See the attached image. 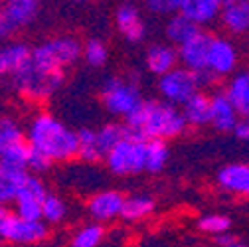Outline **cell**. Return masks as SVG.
<instances>
[{"instance_id": "obj_1", "label": "cell", "mask_w": 249, "mask_h": 247, "mask_svg": "<svg viewBox=\"0 0 249 247\" xmlns=\"http://www.w3.org/2000/svg\"><path fill=\"white\" fill-rule=\"evenodd\" d=\"M124 125L129 135L142 141H170L188 129L182 107L162 99H144L129 119H124Z\"/></svg>"}, {"instance_id": "obj_2", "label": "cell", "mask_w": 249, "mask_h": 247, "mask_svg": "<svg viewBox=\"0 0 249 247\" xmlns=\"http://www.w3.org/2000/svg\"><path fill=\"white\" fill-rule=\"evenodd\" d=\"M26 141L30 148L46 154L52 162H68L77 159V131L68 127L50 111H40L30 119L26 127Z\"/></svg>"}, {"instance_id": "obj_3", "label": "cell", "mask_w": 249, "mask_h": 247, "mask_svg": "<svg viewBox=\"0 0 249 247\" xmlns=\"http://www.w3.org/2000/svg\"><path fill=\"white\" fill-rule=\"evenodd\" d=\"M64 81H66V71L46 68L34 59H30V64L10 79L16 93L34 103L52 99L61 89Z\"/></svg>"}, {"instance_id": "obj_4", "label": "cell", "mask_w": 249, "mask_h": 247, "mask_svg": "<svg viewBox=\"0 0 249 247\" xmlns=\"http://www.w3.org/2000/svg\"><path fill=\"white\" fill-rule=\"evenodd\" d=\"M142 101L139 83L129 77H107L101 85V103L113 117L129 119Z\"/></svg>"}, {"instance_id": "obj_5", "label": "cell", "mask_w": 249, "mask_h": 247, "mask_svg": "<svg viewBox=\"0 0 249 247\" xmlns=\"http://www.w3.org/2000/svg\"><path fill=\"white\" fill-rule=\"evenodd\" d=\"M81 57H83V44L73 36H55L32 48L34 61L59 71L73 68Z\"/></svg>"}, {"instance_id": "obj_6", "label": "cell", "mask_w": 249, "mask_h": 247, "mask_svg": "<svg viewBox=\"0 0 249 247\" xmlns=\"http://www.w3.org/2000/svg\"><path fill=\"white\" fill-rule=\"evenodd\" d=\"M105 164L115 176H135L146 172V141L127 135L105 154Z\"/></svg>"}, {"instance_id": "obj_7", "label": "cell", "mask_w": 249, "mask_h": 247, "mask_svg": "<svg viewBox=\"0 0 249 247\" xmlns=\"http://www.w3.org/2000/svg\"><path fill=\"white\" fill-rule=\"evenodd\" d=\"M200 87H202L200 73H194L182 66H178L176 70L159 77V83H157L160 99L168 101L176 107H182L186 101H190L200 91Z\"/></svg>"}, {"instance_id": "obj_8", "label": "cell", "mask_w": 249, "mask_h": 247, "mask_svg": "<svg viewBox=\"0 0 249 247\" xmlns=\"http://www.w3.org/2000/svg\"><path fill=\"white\" fill-rule=\"evenodd\" d=\"M50 228L44 220H26L14 212H8L0 222V241L14 245H36L46 241Z\"/></svg>"}, {"instance_id": "obj_9", "label": "cell", "mask_w": 249, "mask_h": 247, "mask_svg": "<svg viewBox=\"0 0 249 247\" xmlns=\"http://www.w3.org/2000/svg\"><path fill=\"white\" fill-rule=\"evenodd\" d=\"M42 0H6L0 8V40L10 42L22 28L30 26L40 14Z\"/></svg>"}, {"instance_id": "obj_10", "label": "cell", "mask_w": 249, "mask_h": 247, "mask_svg": "<svg viewBox=\"0 0 249 247\" xmlns=\"http://www.w3.org/2000/svg\"><path fill=\"white\" fill-rule=\"evenodd\" d=\"M50 190L46 188L44 180L38 174H28L12 202V212L26 220H42V206Z\"/></svg>"}, {"instance_id": "obj_11", "label": "cell", "mask_w": 249, "mask_h": 247, "mask_svg": "<svg viewBox=\"0 0 249 247\" xmlns=\"http://www.w3.org/2000/svg\"><path fill=\"white\" fill-rule=\"evenodd\" d=\"M237 66H239L237 46L226 36H212V44L208 52V73L217 81L235 75Z\"/></svg>"}, {"instance_id": "obj_12", "label": "cell", "mask_w": 249, "mask_h": 247, "mask_svg": "<svg viewBox=\"0 0 249 247\" xmlns=\"http://www.w3.org/2000/svg\"><path fill=\"white\" fill-rule=\"evenodd\" d=\"M212 44V34L206 30H200L190 40H186L182 46H178V59L180 66L190 70L194 73L208 71V52Z\"/></svg>"}, {"instance_id": "obj_13", "label": "cell", "mask_w": 249, "mask_h": 247, "mask_svg": "<svg viewBox=\"0 0 249 247\" xmlns=\"http://www.w3.org/2000/svg\"><path fill=\"white\" fill-rule=\"evenodd\" d=\"M124 196L119 190H99L87 200V213L91 215L93 222L107 224L117 218H121Z\"/></svg>"}, {"instance_id": "obj_14", "label": "cell", "mask_w": 249, "mask_h": 247, "mask_svg": "<svg viewBox=\"0 0 249 247\" xmlns=\"http://www.w3.org/2000/svg\"><path fill=\"white\" fill-rule=\"evenodd\" d=\"M115 26L129 44H141L146 38V22L133 2H123L115 10Z\"/></svg>"}, {"instance_id": "obj_15", "label": "cell", "mask_w": 249, "mask_h": 247, "mask_svg": "<svg viewBox=\"0 0 249 247\" xmlns=\"http://www.w3.org/2000/svg\"><path fill=\"white\" fill-rule=\"evenodd\" d=\"M215 182L226 194L249 198V162H230L222 166Z\"/></svg>"}, {"instance_id": "obj_16", "label": "cell", "mask_w": 249, "mask_h": 247, "mask_svg": "<svg viewBox=\"0 0 249 247\" xmlns=\"http://www.w3.org/2000/svg\"><path fill=\"white\" fill-rule=\"evenodd\" d=\"M32 59V48L24 42L0 44V79H12Z\"/></svg>"}, {"instance_id": "obj_17", "label": "cell", "mask_w": 249, "mask_h": 247, "mask_svg": "<svg viewBox=\"0 0 249 247\" xmlns=\"http://www.w3.org/2000/svg\"><path fill=\"white\" fill-rule=\"evenodd\" d=\"M210 101H212L210 125L220 133H233L237 123L241 121V115L237 107L231 103V99L228 97V93L226 91H217V93L210 95Z\"/></svg>"}, {"instance_id": "obj_18", "label": "cell", "mask_w": 249, "mask_h": 247, "mask_svg": "<svg viewBox=\"0 0 249 247\" xmlns=\"http://www.w3.org/2000/svg\"><path fill=\"white\" fill-rule=\"evenodd\" d=\"M144 66L148 70V73L162 77L168 71L176 70L180 66L178 59V48L168 44V42H159L148 46L146 53H144Z\"/></svg>"}, {"instance_id": "obj_19", "label": "cell", "mask_w": 249, "mask_h": 247, "mask_svg": "<svg viewBox=\"0 0 249 247\" xmlns=\"http://www.w3.org/2000/svg\"><path fill=\"white\" fill-rule=\"evenodd\" d=\"M220 24L230 36L249 34V0H224Z\"/></svg>"}, {"instance_id": "obj_20", "label": "cell", "mask_w": 249, "mask_h": 247, "mask_svg": "<svg viewBox=\"0 0 249 247\" xmlns=\"http://www.w3.org/2000/svg\"><path fill=\"white\" fill-rule=\"evenodd\" d=\"M224 0H180V12L200 28L220 20Z\"/></svg>"}, {"instance_id": "obj_21", "label": "cell", "mask_w": 249, "mask_h": 247, "mask_svg": "<svg viewBox=\"0 0 249 247\" xmlns=\"http://www.w3.org/2000/svg\"><path fill=\"white\" fill-rule=\"evenodd\" d=\"M182 113H184V119L188 123V127H206L210 125V119H212V101H210V95L198 93L182 105Z\"/></svg>"}, {"instance_id": "obj_22", "label": "cell", "mask_w": 249, "mask_h": 247, "mask_svg": "<svg viewBox=\"0 0 249 247\" xmlns=\"http://www.w3.org/2000/svg\"><path fill=\"white\" fill-rule=\"evenodd\" d=\"M200 26L198 24H194L188 16H184L182 12H178V14H174V16H170L168 20H166V26H164V36H166V40H168V44H172V46H182L186 40H190L194 34H198L200 32Z\"/></svg>"}, {"instance_id": "obj_23", "label": "cell", "mask_w": 249, "mask_h": 247, "mask_svg": "<svg viewBox=\"0 0 249 247\" xmlns=\"http://www.w3.org/2000/svg\"><path fill=\"white\" fill-rule=\"evenodd\" d=\"M226 93L237 107L241 117H249V70H241L226 85Z\"/></svg>"}, {"instance_id": "obj_24", "label": "cell", "mask_w": 249, "mask_h": 247, "mask_svg": "<svg viewBox=\"0 0 249 247\" xmlns=\"http://www.w3.org/2000/svg\"><path fill=\"white\" fill-rule=\"evenodd\" d=\"M157 202L148 194H133L124 198V206H123V213L121 220L124 222H142L154 213Z\"/></svg>"}, {"instance_id": "obj_25", "label": "cell", "mask_w": 249, "mask_h": 247, "mask_svg": "<svg viewBox=\"0 0 249 247\" xmlns=\"http://www.w3.org/2000/svg\"><path fill=\"white\" fill-rule=\"evenodd\" d=\"M77 159L87 162V164H95L99 160H105V152L99 146L97 141V129H91V127H83L77 131Z\"/></svg>"}, {"instance_id": "obj_26", "label": "cell", "mask_w": 249, "mask_h": 247, "mask_svg": "<svg viewBox=\"0 0 249 247\" xmlns=\"http://www.w3.org/2000/svg\"><path fill=\"white\" fill-rule=\"evenodd\" d=\"M28 170H18V168H8L0 164V204L8 206L14 202L20 186L28 178Z\"/></svg>"}, {"instance_id": "obj_27", "label": "cell", "mask_w": 249, "mask_h": 247, "mask_svg": "<svg viewBox=\"0 0 249 247\" xmlns=\"http://www.w3.org/2000/svg\"><path fill=\"white\" fill-rule=\"evenodd\" d=\"M22 142H26V129L14 117L0 115V157Z\"/></svg>"}, {"instance_id": "obj_28", "label": "cell", "mask_w": 249, "mask_h": 247, "mask_svg": "<svg viewBox=\"0 0 249 247\" xmlns=\"http://www.w3.org/2000/svg\"><path fill=\"white\" fill-rule=\"evenodd\" d=\"M105 239V228L99 222H91L75 229L70 239V247H99Z\"/></svg>"}, {"instance_id": "obj_29", "label": "cell", "mask_w": 249, "mask_h": 247, "mask_svg": "<svg viewBox=\"0 0 249 247\" xmlns=\"http://www.w3.org/2000/svg\"><path fill=\"white\" fill-rule=\"evenodd\" d=\"M170 159V148L166 141H146V172L159 174L166 168Z\"/></svg>"}, {"instance_id": "obj_30", "label": "cell", "mask_w": 249, "mask_h": 247, "mask_svg": "<svg viewBox=\"0 0 249 247\" xmlns=\"http://www.w3.org/2000/svg\"><path fill=\"white\" fill-rule=\"evenodd\" d=\"M129 131L124 123H105V125L97 127V141L101 150L107 154L109 150H113L123 139H127Z\"/></svg>"}, {"instance_id": "obj_31", "label": "cell", "mask_w": 249, "mask_h": 247, "mask_svg": "<svg viewBox=\"0 0 249 247\" xmlns=\"http://www.w3.org/2000/svg\"><path fill=\"white\" fill-rule=\"evenodd\" d=\"M68 212H70V208H68L66 200L53 192H50L44 200V206H42V220L48 226H55L68 218Z\"/></svg>"}, {"instance_id": "obj_32", "label": "cell", "mask_w": 249, "mask_h": 247, "mask_svg": "<svg viewBox=\"0 0 249 247\" xmlns=\"http://www.w3.org/2000/svg\"><path fill=\"white\" fill-rule=\"evenodd\" d=\"M198 229L202 233L213 235V237H220L230 233L231 229V220L224 213H206L198 220Z\"/></svg>"}, {"instance_id": "obj_33", "label": "cell", "mask_w": 249, "mask_h": 247, "mask_svg": "<svg viewBox=\"0 0 249 247\" xmlns=\"http://www.w3.org/2000/svg\"><path fill=\"white\" fill-rule=\"evenodd\" d=\"M83 59L91 68H103L109 59V48L99 38H91L83 44Z\"/></svg>"}, {"instance_id": "obj_34", "label": "cell", "mask_w": 249, "mask_h": 247, "mask_svg": "<svg viewBox=\"0 0 249 247\" xmlns=\"http://www.w3.org/2000/svg\"><path fill=\"white\" fill-rule=\"evenodd\" d=\"M142 4L148 12L157 16H174L180 12V0H142Z\"/></svg>"}, {"instance_id": "obj_35", "label": "cell", "mask_w": 249, "mask_h": 247, "mask_svg": "<svg viewBox=\"0 0 249 247\" xmlns=\"http://www.w3.org/2000/svg\"><path fill=\"white\" fill-rule=\"evenodd\" d=\"M52 160L46 157V154L34 150V148H30V159H28V172L30 174H42L46 170L52 168Z\"/></svg>"}, {"instance_id": "obj_36", "label": "cell", "mask_w": 249, "mask_h": 247, "mask_svg": "<svg viewBox=\"0 0 249 247\" xmlns=\"http://www.w3.org/2000/svg\"><path fill=\"white\" fill-rule=\"evenodd\" d=\"M233 135L243 141V142H249V117H241V121L237 123V127L233 131Z\"/></svg>"}, {"instance_id": "obj_37", "label": "cell", "mask_w": 249, "mask_h": 247, "mask_svg": "<svg viewBox=\"0 0 249 247\" xmlns=\"http://www.w3.org/2000/svg\"><path fill=\"white\" fill-rule=\"evenodd\" d=\"M226 247H249V245H247V243H243V241H239V239H235V237H233V239H231V241H230V243H228V245H226Z\"/></svg>"}, {"instance_id": "obj_38", "label": "cell", "mask_w": 249, "mask_h": 247, "mask_svg": "<svg viewBox=\"0 0 249 247\" xmlns=\"http://www.w3.org/2000/svg\"><path fill=\"white\" fill-rule=\"evenodd\" d=\"M70 2H77V4H81V2H87V0H70Z\"/></svg>"}, {"instance_id": "obj_39", "label": "cell", "mask_w": 249, "mask_h": 247, "mask_svg": "<svg viewBox=\"0 0 249 247\" xmlns=\"http://www.w3.org/2000/svg\"><path fill=\"white\" fill-rule=\"evenodd\" d=\"M4 2H6V0H0V8H2V6H4Z\"/></svg>"}, {"instance_id": "obj_40", "label": "cell", "mask_w": 249, "mask_h": 247, "mask_svg": "<svg viewBox=\"0 0 249 247\" xmlns=\"http://www.w3.org/2000/svg\"><path fill=\"white\" fill-rule=\"evenodd\" d=\"M247 55H249V42H247Z\"/></svg>"}]
</instances>
